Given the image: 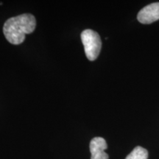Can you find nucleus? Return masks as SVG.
<instances>
[{
    "instance_id": "20e7f679",
    "label": "nucleus",
    "mask_w": 159,
    "mask_h": 159,
    "mask_svg": "<svg viewBox=\"0 0 159 159\" xmlns=\"http://www.w3.org/2000/svg\"><path fill=\"white\" fill-rule=\"evenodd\" d=\"M91 159H108V155L105 152L108 148L105 140L102 137H95L91 139L90 145Z\"/></svg>"
},
{
    "instance_id": "f03ea898",
    "label": "nucleus",
    "mask_w": 159,
    "mask_h": 159,
    "mask_svg": "<svg viewBox=\"0 0 159 159\" xmlns=\"http://www.w3.org/2000/svg\"><path fill=\"white\" fill-rule=\"evenodd\" d=\"M81 40L87 58L91 61H95L102 48V41L99 35L92 30H85L81 33Z\"/></svg>"
},
{
    "instance_id": "39448f33",
    "label": "nucleus",
    "mask_w": 159,
    "mask_h": 159,
    "mask_svg": "<svg viewBox=\"0 0 159 159\" xmlns=\"http://www.w3.org/2000/svg\"><path fill=\"white\" fill-rule=\"evenodd\" d=\"M148 152L146 149L138 146L133 150L132 152L126 157L125 159H148Z\"/></svg>"
},
{
    "instance_id": "f257e3e1",
    "label": "nucleus",
    "mask_w": 159,
    "mask_h": 159,
    "mask_svg": "<svg viewBox=\"0 0 159 159\" xmlns=\"http://www.w3.org/2000/svg\"><path fill=\"white\" fill-rule=\"evenodd\" d=\"M36 27V20L33 15L24 13L10 18L3 26L6 39L12 44L19 45L25 40V35L30 34Z\"/></svg>"
},
{
    "instance_id": "7ed1b4c3",
    "label": "nucleus",
    "mask_w": 159,
    "mask_h": 159,
    "mask_svg": "<svg viewBox=\"0 0 159 159\" xmlns=\"http://www.w3.org/2000/svg\"><path fill=\"white\" fill-rule=\"evenodd\" d=\"M137 19L140 23L148 25L159 19V2L152 3L139 12Z\"/></svg>"
}]
</instances>
